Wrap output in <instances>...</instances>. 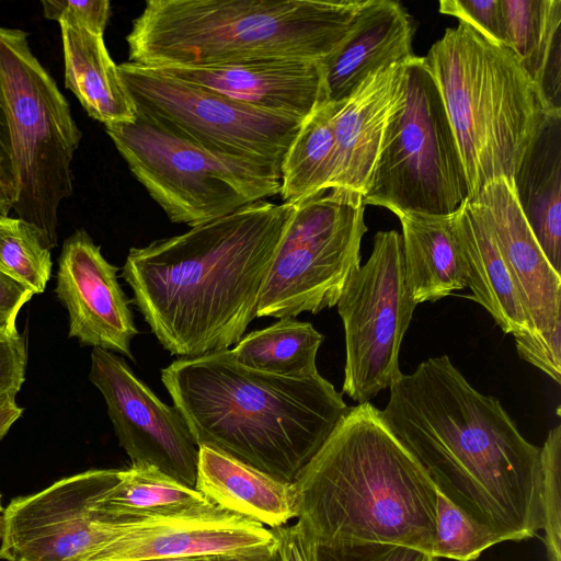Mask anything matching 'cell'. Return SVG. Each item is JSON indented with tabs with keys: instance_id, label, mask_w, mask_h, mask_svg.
Listing matches in <instances>:
<instances>
[{
	"instance_id": "1",
	"label": "cell",
	"mask_w": 561,
	"mask_h": 561,
	"mask_svg": "<svg viewBox=\"0 0 561 561\" xmlns=\"http://www.w3.org/2000/svg\"><path fill=\"white\" fill-rule=\"evenodd\" d=\"M381 414L437 491L478 522L519 541L542 529L540 448L447 355L390 386Z\"/></svg>"
},
{
	"instance_id": "2",
	"label": "cell",
	"mask_w": 561,
	"mask_h": 561,
	"mask_svg": "<svg viewBox=\"0 0 561 561\" xmlns=\"http://www.w3.org/2000/svg\"><path fill=\"white\" fill-rule=\"evenodd\" d=\"M293 210L260 201L129 250L122 277L167 351L192 358L241 340Z\"/></svg>"
},
{
	"instance_id": "3",
	"label": "cell",
	"mask_w": 561,
	"mask_h": 561,
	"mask_svg": "<svg viewBox=\"0 0 561 561\" xmlns=\"http://www.w3.org/2000/svg\"><path fill=\"white\" fill-rule=\"evenodd\" d=\"M161 380L197 446L294 482L348 407L319 373L285 377L250 369L231 350L182 357Z\"/></svg>"
},
{
	"instance_id": "4",
	"label": "cell",
	"mask_w": 561,
	"mask_h": 561,
	"mask_svg": "<svg viewBox=\"0 0 561 561\" xmlns=\"http://www.w3.org/2000/svg\"><path fill=\"white\" fill-rule=\"evenodd\" d=\"M319 545L381 542L432 556L437 489L370 402L348 408L294 481Z\"/></svg>"
},
{
	"instance_id": "5",
	"label": "cell",
	"mask_w": 561,
	"mask_h": 561,
	"mask_svg": "<svg viewBox=\"0 0 561 561\" xmlns=\"http://www.w3.org/2000/svg\"><path fill=\"white\" fill-rule=\"evenodd\" d=\"M366 0H148L126 37L151 68L260 59L323 61Z\"/></svg>"
},
{
	"instance_id": "6",
	"label": "cell",
	"mask_w": 561,
	"mask_h": 561,
	"mask_svg": "<svg viewBox=\"0 0 561 561\" xmlns=\"http://www.w3.org/2000/svg\"><path fill=\"white\" fill-rule=\"evenodd\" d=\"M423 58L458 145L468 199L497 179L513 184L542 126L561 112L508 47L467 23L447 28Z\"/></svg>"
},
{
	"instance_id": "7",
	"label": "cell",
	"mask_w": 561,
	"mask_h": 561,
	"mask_svg": "<svg viewBox=\"0 0 561 561\" xmlns=\"http://www.w3.org/2000/svg\"><path fill=\"white\" fill-rule=\"evenodd\" d=\"M0 84L14 172L12 209L51 250L58 208L73 192L71 162L82 134L21 30L0 26Z\"/></svg>"
},
{
	"instance_id": "8",
	"label": "cell",
	"mask_w": 561,
	"mask_h": 561,
	"mask_svg": "<svg viewBox=\"0 0 561 561\" xmlns=\"http://www.w3.org/2000/svg\"><path fill=\"white\" fill-rule=\"evenodd\" d=\"M104 127L135 179L174 224L192 228L279 194L276 167L207 150L140 112Z\"/></svg>"
},
{
	"instance_id": "9",
	"label": "cell",
	"mask_w": 561,
	"mask_h": 561,
	"mask_svg": "<svg viewBox=\"0 0 561 561\" xmlns=\"http://www.w3.org/2000/svg\"><path fill=\"white\" fill-rule=\"evenodd\" d=\"M469 196L465 169L437 85L424 58L405 62L401 104L385 135L365 205L448 216Z\"/></svg>"
},
{
	"instance_id": "10",
	"label": "cell",
	"mask_w": 561,
	"mask_h": 561,
	"mask_svg": "<svg viewBox=\"0 0 561 561\" xmlns=\"http://www.w3.org/2000/svg\"><path fill=\"white\" fill-rule=\"evenodd\" d=\"M364 197L328 188L294 203L261 289L256 317L295 318L336 306L360 266Z\"/></svg>"
},
{
	"instance_id": "11",
	"label": "cell",
	"mask_w": 561,
	"mask_h": 561,
	"mask_svg": "<svg viewBox=\"0 0 561 561\" xmlns=\"http://www.w3.org/2000/svg\"><path fill=\"white\" fill-rule=\"evenodd\" d=\"M118 72L136 112L216 153L280 170L304 121L230 100L159 69L126 61Z\"/></svg>"
},
{
	"instance_id": "12",
	"label": "cell",
	"mask_w": 561,
	"mask_h": 561,
	"mask_svg": "<svg viewBox=\"0 0 561 561\" xmlns=\"http://www.w3.org/2000/svg\"><path fill=\"white\" fill-rule=\"evenodd\" d=\"M336 306L345 333L342 390L358 403L369 402L402 374L399 352L416 307L398 231L375 234L368 261L350 276Z\"/></svg>"
},
{
	"instance_id": "13",
	"label": "cell",
	"mask_w": 561,
	"mask_h": 561,
	"mask_svg": "<svg viewBox=\"0 0 561 561\" xmlns=\"http://www.w3.org/2000/svg\"><path fill=\"white\" fill-rule=\"evenodd\" d=\"M121 469H93L13 499L1 517L0 559L96 561L119 524L95 519L93 502L113 486Z\"/></svg>"
},
{
	"instance_id": "14",
	"label": "cell",
	"mask_w": 561,
	"mask_h": 561,
	"mask_svg": "<svg viewBox=\"0 0 561 561\" xmlns=\"http://www.w3.org/2000/svg\"><path fill=\"white\" fill-rule=\"evenodd\" d=\"M89 379L101 391L131 465L153 467L195 488L198 446L179 410L162 402L112 352L92 350Z\"/></svg>"
},
{
	"instance_id": "15",
	"label": "cell",
	"mask_w": 561,
	"mask_h": 561,
	"mask_svg": "<svg viewBox=\"0 0 561 561\" xmlns=\"http://www.w3.org/2000/svg\"><path fill=\"white\" fill-rule=\"evenodd\" d=\"M117 272L88 232L77 230L64 242L55 293L68 311L70 337L134 360L138 330Z\"/></svg>"
},
{
	"instance_id": "16",
	"label": "cell",
	"mask_w": 561,
	"mask_h": 561,
	"mask_svg": "<svg viewBox=\"0 0 561 561\" xmlns=\"http://www.w3.org/2000/svg\"><path fill=\"white\" fill-rule=\"evenodd\" d=\"M96 561L207 558L278 547L275 529L224 510L123 522Z\"/></svg>"
},
{
	"instance_id": "17",
	"label": "cell",
	"mask_w": 561,
	"mask_h": 561,
	"mask_svg": "<svg viewBox=\"0 0 561 561\" xmlns=\"http://www.w3.org/2000/svg\"><path fill=\"white\" fill-rule=\"evenodd\" d=\"M472 203L489 226L518 290L530 333L561 329V274L547 260L515 195L501 178L484 186Z\"/></svg>"
},
{
	"instance_id": "18",
	"label": "cell",
	"mask_w": 561,
	"mask_h": 561,
	"mask_svg": "<svg viewBox=\"0 0 561 561\" xmlns=\"http://www.w3.org/2000/svg\"><path fill=\"white\" fill-rule=\"evenodd\" d=\"M156 69L230 100L299 121L328 102L321 61L260 59Z\"/></svg>"
},
{
	"instance_id": "19",
	"label": "cell",
	"mask_w": 561,
	"mask_h": 561,
	"mask_svg": "<svg viewBox=\"0 0 561 561\" xmlns=\"http://www.w3.org/2000/svg\"><path fill=\"white\" fill-rule=\"evenodd\" d=\"M405 62L379 69L347 99L331 102L334 167L330 188L367 194L388 124L401 104Z\"/></svg>"
},
{
	"instance_id": "20",
	"label": "cell",
	"mask_w": 561,
	"mask_h": 561,
	"mask_svg": "<svg viewBox=\"0 0 561 561\" xmlns=\"http://www.w3.org/2000/svg\"><path fill=\"white\" fill-rule=\"evenodd\" d=\"M413 26L404 8L392 0H366L346 36L322 62L328 102L347 99L379 69L414 57Z\"/></svg>"
},
{
	"instance_id": "21",
	"label": "cell",
	"mask_w": 561,
	"mask_h": 561,
	"mask_svg": "<svg viewBox=\"0 0 561 561\" xmlns=\"http://www.w3.org/2000/svg\"><path fill=\"white\" fill-rule=\"evenodd\" d=\"M195 489L219 508L272 529L298 517L294 482L209 447H198Z\"/></svg>"
},
{
	"instance_id": "22",
	"label": "cell",
	"mask_w": 561,
	"mask_h": 561,
	"mask_svg": "<svg viewBox=\"0 0 561 561\" xmlns=\"http://www.w3.org/2000/svg\"><path fill=\"white\" fill-rule=\"evenodd\" d=\"M472 298L493 318L504 333H530L518 290L496 241L468 199L453 214Z\"/></svg>"
},
{
	"instance_id": "23",
	"label": "cell",
	"mask_w": 561,
	"mask_h": 561,
	"mask_svg": "<svg viewBox=\"0 0 561 561\" xmlns=\"http://www.w3.org/2000/svg\"><path fill=\"white\" fill-rule=\"evenodd\" d=\"M522 211L547 260L561 274V113L548 118L513 180Z\"/></svg>"
},
{
	"instance_id": "24",
	"label": "cell",
	"mask_w": 561,
	"mask_h": 561,
	"mask_svg": "<svg viewBox=\"0 0 561 561\" xmlns=\"http://www.w3.org/2000/svg\"><path fill=\"white\" fill-rule=\"evenodd\" d=\"M402 228L405 282L413 301L434 302L463 289L466 270L453 214H404Z\"/></svg>"
},
{
	"instance_id": "25",
	"label": "cell",
	"mask_w": 561,
	"mask_h": 561,
	"mask_svg": "<svg viewBox=\"0 0 561 561\" xmlns=\"http://www.w3.org/2000/svg\"><path fill=\"white\" fill-rule=\"evenodd\" d=\"M65 58V85L94 119L129 122L135 108L111 58L103 35L59 23Z\"/></svg>"
},
{
	"instance_id": "26",
	"label": "cell",
	"mask_w": 561,
	"mask_h": 561,
	"mask_svg": "<svg viewBox=\"0 0 561 561\" xmlns=\"http://www.w3.org/2000/svg\"><path fill=\"white\" fill-rule=\"evenodd\" d=\"M218 510L221 508L195 488L153 467L131 465L122 470L119 480L93 502L90 514L99 520L123 523Z\"/></svg>"
},
{
	"instance_id": "27",
	"label": "cell",
	"mask_w": 561,
	"mask_h": 561,
	"mask_svg": "<svg viewBox=\"0 0 561 561\" xmlns=\"http://www.w3.org/2000/svg\"><path fill=\"white\" fill-rule=\"evenodd\" d=\"M505 46L561 112V0H501Z\"/></svg>"
},
{
	"instance_id": "28",
	"label": "cell",
	"mask_w": 561,
	"mask_h": 561,
	"mask_svg": "<svg viewBox=\"0 0 561 561\" xmlns=\"http://www.w3.org/2000/svg\"><path fill=\"white\" fill-rule=\"evenodd\" d=\"M323 335L294 318L253 331L231 350L241 365L265 374L308 377L318 373L316 357Z\"/></svg>"
},
{
	"instance_id": "29",
	"label": "cell",
	"mask_w": 561,
	"mask_h": 561,
	"mask_svg": "<svg viewBox=\"0 0 561 561\" xmlns=\"http://www.w3.org/2000/svg\"><path fill=\"white\" fill-rule=\"evenodd\" d=\"M333 106L325 102L301 124L280 167L284 203H295L330 188L334 167Z\"/></svg>"
},
{
	"instance_id": "30",
	"label": "cell",
	"mask_w": 561,
	"mask_h": 561,
	"mask_svg": "<svg viewBox=\"0 0 561 561\" xmlns=\"http://www.w3.org/2000/svg\"><path fill=\"white\" fill-rule=\"evenodd\" d=\"M50 249L31 224L0 215V270L42 294L51 273Z\"/></svg>"
},
{
	"instance_id": "31",
	"label": "cell",
	"mask_w": 561,
	"mask_h": 561,
	"mask_svg": "<svg viewBox=\"0 0 561 561\" xmlns=\"http://www.w3.org/2000/svg\"><path fill=\"white\" fill-rule=\"evenodd\" d=\"M504 541H519V539L511 533L484 525L470 517L437 491L433 557L455 561H474L484 550Z\"/></svg>"
},
{
	"instance_id": "32",
	"label": "cell",
	"mask_w": 561,
	"mask_h": 561,
	"mask_svg": "<svg viewBox=\"0 0 561 561\" xmlns=\"http://www.w3.org/2000/svg\"><path fill=\"white\" fill-rule=\"evenodd\" d=\"M542 529L549 561H561V426L540 448Z\"/></svg>"
},
{
	"instance_id": "33",
	"label": "cell",
	"mask_w": 561,
	"mask_h": 561,
	"mask_svg": "<svg viewBox=\"0 0 561 561\" xmlns=\"http://www.w3.org/2000/svg\"><path fill=\"white\" fill-rule=\"evenodd\" d=\"M317 556L318 561H439L411 547L381 542L318 543Z\"/></svg>"
},
{
	"instance_id": "34",
	"label": "cell",
	"mask_w": 561,
	"mask_h": 561,
	"mask_svg": "<svg viewBox=\"0 0 561 561\" xmlns=\"http://www.w3.org/2000/svg\"><path fill=\"white\" fill-rule=\"evenodd\" d=\"M439 11L471 25L488 39L505 45L501 0H442Z\"/></svg>"
},
{
	"instance_id": "35",
	"label": "cell",
	"mask_w": 561,
	"mask_h": 561,
	"mask_svg": "<svg viewBox=\"0 0 561 561\" xmlns=\"http://www.w3.org/2000/svg\"><path fill=\"white\" fill-rule=\"evenodd\" d=\"M42 5L46 19L79 26L100 35H103L110 18L107 0H44Z\"/></svg>"
},
{
	"instance_id": "36",
	"label": "cell",
	"mask_w": 561,
	"mask_h": 561,
	"mask_svg": "<svg viewBox=\"0 0 561 561\" xmlns=\"http://www.w3.org/2000/svg\"><path fill=\"white\" fill-rule=\"evenodd\" d=\"M519 356L536 366L557 383L561 381V329L550 333L534 335L531 333L514 334Z\"/></svg>"
},
{
	"instance_id": "37",
	"label": "cell",
	"mask_w": 561,
	"mask_h": 561,
	"mask_svg": "<svg viewBox=\"0 0 561 561\" xmlns=\"http://www.w3.org/2000/svg\"><path fill=\"white\" fill-rule=\"evenodd\" d=\"M26 344L22 334L0 339V396L18 393L25 379Z\"/></svg>"
},
{
	"instance_id": "38",
	"label": "cell",
	"mask_w": 561,
	"mask_h": 561,
	"mask_svg": "<svg viewBox=\"0 0 561 561\" xmlns=\"http://www.w3.org/2000/svg\"><path fill=\"white\" fill-rule=\"evenodd\" d=\"M34 291L0 270V339L19 335L16 318Z\"/></svg>"
},
{
	"instance_id": "39",
	"label": "cell",
	"mask_w": 561,
	"mask_h": 561,
	"mask_svg": "<svg viewBox=\"0 0 561 561\" xmlns=\"http://www.w3.org/2000/svg\"><path fill=\"white\" fill-rule=\"evenodd\" d=\"M274 529L279 540L280 561H318V542L300 520Z\"/></svg>"
},
{
	"instance_id": "40",
	"label": "cell",
	"mask_w": 561,
	"mask_h": 561,
	"mask_svg": "<svg viewBox=\"0 0 561 561\" xmlns=\"http://www.w3.org/2000/svg\"><path fill=\"white\" fill-rule=\"evenodd\" d=\"M0 193L11 207L14 202V172L11 157V144L5 117L4 100L0 84Z\"/></svg>"
},
{
	"instance_id": "41",
	"label": "cell",
	"mask_w": 561,
	"mask_h": 561,
	"mask_svg": "<svg viewBox=\"0 0 561 561\" xmlns=\"http://www.w3.org/2000/svg\"><path fill=\"white\" fill-rule=\"evenodd\" d=\"M15 393L0 396V442L23 412L15 402Z\"/></svg>"
},
{
	"instance_id": "42",
	"label": "cell",
	"mask_w": 561,
	"mask_h": 561,
	"mask_svg": "<svg viewBox=\"0 0 561 561\" xmlns=\"http://www.w3.org/2000/svg\"><path fill=\"white\" fill-rule=\"evenodd\" d=\"M279 547V545H278ZM273 550L249 553V554H226L204 558L205 561H280L279 548Z\"/></svg>"
},
{
	"instance_id": "43",
	"label": "cell",
	"mask_w": 561,
	"mask_h": 561,
	"mask_svg": "<svg viewBox=\"0 0 561 561\" xmlns=\"http://www.w3.org/2000/svg\"><path fill=\"white\" fill-rule=\"evenodd\" d=\"M11 207L4 201L3 196L0 193V215H8Z\"/></svg>"
},
{
	"instance_id": "44",
	"label": "cell",
	"mask_w": 561,
	"mask_h": 561,
	"mask_svg": "<svg viewBox=\"0 0 561 561\" xmlns=\"http://www.w3.org/2000/svg\"><path fill=\"white\" fill-rule=\"evenodd\" d=\"M140 561H205L204 558H187V559H153Z\"/></svg>"
},
{
	"instance_id": "45",
	"label": "cell",
	"mask_w": 561,
	"mask_h": 561,
	"mask_svg": "<svg viewBox=\"0 0 561 561\" xmlns=\"http://www.w3.org/2000/svg\"><path fill=\"white\" fill-rule=\"evenodd\" d=\"M0 512H1V494H0ZM0 528H1V518H0Z\"/></svg>"
}]
</instances>
